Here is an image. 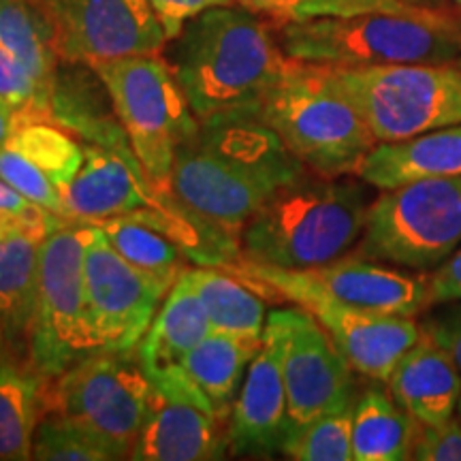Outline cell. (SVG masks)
I'll return each mask as SVG.
<instances>
[{"label": "cell", "instance_id": "44", "mask_svg": "<svg viewBox=\"0 0 461 461\" xmlns=\"http://www.w3.org/2000/svg\"><path fill=\"white\" fill-rule=\"evenodd\" d=\"M0 355H3V346H0Z\"/></svg>", "mask_w": 461, "mask_h": 461}, {"label": "cell", "instance_id": "5", "mask_svg": "<svg viewBox=\"0 0 461 461\" xmlns=\"http://www.w3.org/2000/svg\"><path fill=\"white\" fill-rule=\"evenodd\" d=\"M257 113L293 157L325 177L357 176L378 146L370 126L333 84L325 65L288 58Z\"/></svg>", "mask_w": 461, "mask_h": 461}, {"label": "cell", "instance_id": "27", "mask_svg": "<svg viewBox=\"0 0 461 461\" xmlns=\"http://www.w3.org/2000/svg\"><path fill=\"white\" fill-rule=\"evenodd\" d=\"M423 425L406 412L391 391L378 384L361 391L353 412L355 461H406L412 459Z\"/></svg>", "mask_w": 461, "mask_h": 461}, {"label": "cell", "instance_id": "12", "mask_svg": "<svg viewBox=\"0 0 461 461\" xmlns=\"http://www.w3.org/2000/svg\"><path fill=\"white\" fill-rule=\"evenodd\" d=\"M267 316L280 331L282 376L293 429L357 400L355 370L310 310L295 305Z\"/></svg>", "mask_w": 461, "mask_h": 461}, {"label": "cell", "instance_id": "2", "mask_svg": "<svg viewBox=\"0 0 461 461\" xmlns=\"http://www.w3.org/2000/svg\"><path fill=\"white\" fill-rule=\"evenodd\" d=\"M348 176L308 171L261 205L240 235V261L302 272L330 265L357 248L372 194Z\"/></svg>", "mask_w": 461, "mask_h": 461}, {"label": "cell", "instance_id": "45", "mask_svg": "<svg viewBox=\"0 0 461 461\" xmlns=\"http://www.w3.org/2000/svg\"><path fill=\"white\" fill-rule=\"evenodd\" d=\"M455 3H457V5H461V0H455Z\"/></svg>", "mask_w": 461, "mask_h": 461}, {"label": "cell", "instance_id": "28", "mask_svg": "<svg viewBox=\"0 0 461 461\" xmlns=\"http://www.w3.org/2000/svg\"><path fill=\"white\" fill-rule=\"evenodd\" d=\"M186 276L203 303L212 331L261 342L267 308L257 288L218 267L186 269Z\"/></svg>", "mask_w": 461, "mask_h": 461}, {"label": "cell", "instance_id": "8", "mask_svg": "<svg viewBox=\"0 0 461 461\" xmlns=\"http://www.w3.org/2000/svg\"><path fill=\"white\" fill-rule=\"evenodd\" d=\"M112 95L126 135L152 186L171 180L177 148L199 129L169 62L158 54L92 62Z\"/></svg>", "mask_w": 461, "mask_h": 461}, {"label": "cell", "instance_id": "18", "mask_svg": "<svg viewBox=\"0 0 461 461\" xmlns=\"http://www.w3.org/2000/svg\"><path fill=\"white\" fill-rule=\"evenodd\" d=\"M154 186L135 152L84 143V160L62 199V218L99 224L154 203Z\"/></svg>", "mask_w": 461, "mask_h": 461}, {"label": "cell", "instance_id": "25", "mask_svg": "<svg viewBox=\"0 0 461 461\" xmlns=\"http://www.w3.org/2000/svg\"><path fill=\"white\" fill-rule=\"evenodd\" d=\"M210 331L212 325L203 303L184 272L167 293L152 325L135 348L149 380L180 363L194 346L210 336Z\"/></svg>", "mask_w": 461, "mask_h": 461}, {"label": "cell", "instance_id": "41", "mask_svg": "<svg viewBox=\"0 0 461 461\" xmlns=\"http://www.w3.org/2000/svg\"><path fill=\"white\" fill-rule=\"evenodd\" d=\"M15 126L17 124H15L14 115H11L7 109L0 105V146L9 140V135L15 131Z\"/></svg>", "mask_w": 461, "mask_h": 461}, {"label": "cell", "instance_id": "16", "mask_svg": "<svg viewBox=\"0 0 461 461\" xmlns=\"http://www.w3.org/2000/svg\"><path fill=\"white\" fill-rule=\"evenodd\" d=\"M84 160V143L71 132L34 120L15 126L0 146V177L32 203L62 216V199Z\"/></svg>", "mask_w": 461, "mask_h": 461}, {"label": "cell", "instance_id": "23", "mask_svg": "<svg viewBox=\"0 0 461 461\" xmlns=\"http://www.w3.org/2000/svg\"><path fill=\"white\" fill-rule=\"evenodd\" d=\"M391 395L420 425L455 417L461 400V374L451 357L420 330L387 380Z\"/></svg>", "mask_w": 461, "mask_h": 461}, {"label": "cell", "instance_id": "39", "mask_svg": "<svg viewBox=\"0 0 461 461\" xmlns=\"http://www.w3.org/2000/svg\"><path fill=\"white\" fill-rule=\"evenodd\" d=\"M429 305L461 302V246L428 276Z\"/></svg>", "mask_w": 461, "mask_h": 461}, {"label": "cell", "instance_id": "34", "mask_svg": "<svg viewBox=\"0 0 461 461\" xmlns=\"http://www.w3.org/2000/svg\"><path fill=\"white\" fill-rule=\"evenodd\" d=\"M425 9L412 7L403 0H299L291 20H314V17H357L370 14H406Z\"/></svg>", "mask_w": 461, "mask_h": 461}, {"label": "cell", "instance_id": "3", "mask_svg": "<svg viewBox=\"0 0 461 461\" xmlns=\"http://www.w3.org/2000/svg\"><path fill=\"white\" fill-rule=\"evenodd\" d=\"M288 56L248 7H214L176 37L171 71L197 120L257 109L285 71Z\"/></svg>", "mask_w": 461, "mask_h": 461}, {"label": "cell", "instance_id": "32", "mask_svg": "<svg viewBox=\"0 0 461 461\" xmlns=\"http://www.w3.org/2000/svg\"><path fill=\"white\" fill-rule=\"evenodd\" d=\"M353 412L355 402L295 428L288 434L282 455L295 461H350Z\"/></svg>", "mask_w": 461, "mask_h": 461}, {"label": "cell", "instance_id": "26", "mask_svg": "<svg viewBox=\"0 0 461 461\" xmlns=\"http://www.w3.org/2000/svg\"><path fill=\"white\" fill-rule=\"evenodd\" d=\"M51 378L28 359L0 355V461L32 459V438L48 412Z\"/></svg>", "mask_w": 461, "mask_h": 461}, {"label": "cell", "instance_id": "46", "mask_svg": "<svg viewBox=\"0 0 461 461\" xmlns=\"http://www.w3.org/2000/svg\"><path fill=\"white\" fill-rule=\"evenodd\" d=\"M297 3H299V0H297Z\"/></svg>", "mask_w": 461, "mask_h": 461}, {"label": "cell", "instance_id": "35", "mask_svg": "<svg viewBox=\"0 0 461 461\" xmlns=\"http://www.w3.org/2000/svg\"><path fill=\"white\" fill-rule=\"evenodd\" d=\"M65 222V218L32 203L20 190L0 177V227H28L50 233Z\"/></svg>", "mask_w": 461, "mask_h": 461}, {"label": "cell", "instance_id": "42", "mask_svg": "<svg viewBox=\"0 0 461 461\" xmlns=\"http://www.w3.org/2000/svg\"><path fill=\"white\" fill-rule=\"evenodd\" d=\"M403 3L412 5V7H425V9H442V0H403Z\"/></svg>", "mask_w": 461, "mask_h": 461}, {"label": "cell", "instance_id": "31", "mask_svg": "<svg viewBox=\"0 0 461 461\" xmlns=\"http://www.w3.org/2000/svg\"><path fill=\"white\" fill-rule=\"evenodd\" d=\"M32 459L39 461H118L129 459L124 451L112 445L65 414L48 411L39 420L32 438Z\"/></svg>", "mask_w": 461, "mask_h": 461}, {"label": "cell", "instance_id": "11", "mask_svg": "<svg viewBox=\"0 0 461 461\" xmlns=\"http://www.w3.org/2000/svg\"><path fill=\"white\" fill-rule=\"evenodd\" d=\"M152 395L137 350H99L51 378L48 411L95 429L131 457Z\"/></svg>", "mask_w": 461, "mask_h": 461}, {"label": "cell", "instance_id": "40", "mask_svg": "<svg viewBox=\"0 0 461 461\" xmlns=\"http://www.w3.org/2000/svg\"><path fill=\"white\" fill-rule=\"evenodd\" d=\"M238 3L241 7H248L252 11H261V14L291 20V14L293 9H295L297 0H238Z\"/></svg>", "mask_w": 461, "mask_h": 461}, {"label": "cell", "instance_id": "13", "mask_svg": "<svg viewBox=\"0 0 461 461\" xmlns=\"http://www.w3.org/2000/svg\"><path fill=\"white\" fill-rule=\"evenodd\" d=\"M84 276L101 350H135L171 288L132 267L96 224H90Z\"/></svg>", "mask_w": 461, "mask_h": 461}, {"label": "cell", "instance_id": "37", "mask_svg": "<svg viewBox=\"0 0 461 461\" xmlns=\"http://www.w3.org/2000/svg\"><path fill=\"white\" fill-rule=\"evenodd\" d=\"M428 336L451 357L461 374V302L442 303L420 325Z\"/></svg>", "mask_w": 461, "mask_h": 461}, {"label": "cell", "instance_id": "19", "mask_svg": "<svg viewBox=\"0 0 461 461\" xmlns=\"http://www.w3.org/2000/svg\"><path fill=\"white\" fill-rule=\"evenodd\" d=\"M297 305L319 319L357 374L376 383H387L402 355L420 338V325L411 316L366 312L322 297H305Z\"/></svg>", "mask_w": 461, "mask_h": 461}, {"label": "cell", "instance_id": "36", "mask_svg": "<svg viewBox=\"0 0 461 461\" xmlns=\"http://www.w3.org/2000/svg\"><path fill=\"white\" fill-rule=\"evenodd\" d=\"M412 459L461 461V419L451 417L438 425H423Z\"/></svg>", "mask_w": 461, "mask_h": 461}, {"label": "cell", "instance_id": "9", "mask_svg": "<svg viewBox=\"0 0 461 461\" xmlns=\"http://www.w3.org/2000/svg\"><path fill=\"white\" fill-rule=\"evenodd\" d=\"M90 224L67 221L50 230L39 252V293L31 331V363L58 378L99 353L86 297L84 258Z\"/></svg>", "mask_w": 461, "mask_h": 461}, {"label": "cell", "instance_id": "17", "mask_svg": "<svg viewBox=\"0 0 461 461\" xmlns=\"http://www.w3.org/2000/svg\"><path fill=\"white\" fill-rule=\"evenodd\" d=\"M261 342L210 331L180 363L152 380L160 393L186 400L227 420Z\"/></svg>", "mask_w": 461, "mask_h": 461}, {"label": "cell", "instance_id": "1", "mask_svg": "<svg viewBox=\"0 0 461 461\" xmlns=\"http://www.w3.org/2000/svg\"><path fill=\"white\" fill-rule=\"evenodd\" d=\"M308 171L257 109H240L199 120L177 148L167 188L193 214L240 240L261 205Z\"/></svg>", "mask_w": 461, "mask_h": 461}, {"label": "cell", "instance_id": "24", "mask_svg": "<svg viewBox=\"0 0 461 461\" xmlns=\"http://www.w3.org/2000/svg\"><path fill=\"white\" fill-rule=\"evenodd\" d=\"M448 176H461V122L411 140L378 143L357 171V177L378 190Z\"/></svg>", "mask_w": 461, "mask_h": 461}, {"label": "cell", "instance_id": "10", "mask_svg": "<svg viewBox=\"0 0 461 461\" xmlns=\"http://www.w3.org/2000/svg\"><path fill=\"white\" fill-rule=\"evenodd\" d=\"M222 269L257 288L263 297L269 293L293 303L305 297H322L366 312L411 319L429 308L428 278L359 255H346L330 265L302 272L261 267L246 261L230 263Z\"/></svg>", "mask_w": 461, "mask_h": 461}, {"label": "cell", "instance_id": "38", "mask_svg": "<svg viewBox=\"0 0 461 461\" xmlns=\"http://www.w3.org/2000/svg\"><path fill=\"white\" fill-rule=\"evenodd\" d=\"M238 0H149L154 14L165 28L167 39H176L188 20L214 7H230Z\"/></svg>", "mask_w": 461, "mask_h": 461}, {"label": "cell", "instance_id": "29", "mask_svg": "<svg viewBox=\"0 0 461 461\" xmlns=\"http://www.w3.org/2000/svg\"><path fill=\"white\" fill-rule=\"evenodd\" d=\"M109 244L140 272L171 288L186 272V255L157 224L137 216L109 218L96 224Z\"/></svg>", "mask_w": 461, "mask_h": 461}, {"label": "cell", "instance_id": "33", "mask_svg": "<svg viewBox=\"0 0 461 461\" xmlns=\"http://www.w3.org/2000/svg\"><path fill=\"white\" fill-rule=\"evenodd\" d=\"M51 88L39 82L15 56L0 48V105L15 118V124L50 120Z\"/></svg>", "mask_w": 461, "mask_h": 461}, {"label": "cell", "instance_id": "22", "mask_svg": "<svg viewBox=\"0 0 461 461\" xmlns=\"http://www.w3.org/2000/svg\"><path fill=\"white\" fill-rule=\"evenodd\" d=\"M48 233L0 227V346L31 361V331L39 293V252Z\"/></svg>", "mask_w": 461, "mask_h": 461}, {"label": "cell", "instance_id": "20", "mask_svg": "<svg viewBox=\"0 0 461 461\" xmlns=\"http://www.w3.org/2000/svg\"><path fill=\"white\" fill-rule=\"evenodd\" d=\"M229 453V423L154 389L132 461H214Z\"/></svg>", "mask_w": 461, "mask_h": 461}, {"label": "cell", "instance_id": "6", "mask_svg": "<svg viewBox=\"0 0 461 461\" xmlns=\"http://www.w3.org/2000/svg\"><path fill=\"white\" fill-rule=\"evenodd\" d=\"M461 246V176L380 190L357 252L408 272H434Z\"/></svg>", "mask_w": 461, "mask_h": 461}, {"label": "cell", "instance_id": "7", "mask_svg": "<svg viewBox=\"0 0 461 461\" xmlns=\"http://www.w3.org/2000/svg\"><path fill=\"white\" fill-rule=\"evenodd\" d=\"M327 68L378 143L411 140L461 122V65Z\"/></svg>", "mask_w": 461, "mask_h": 461}, {"label": "cell", "instance_id": "43", "mask_svg": "<svg viewBox=\"0 0 461 461\" xmlns=\"http://www.w3.org/2000/svg\"><path fill=\"white\" fill-rule=\"evenodd\" d=\"M457 408H459V419H461V400H459V406Z\"/></svg>", "mask_w": 461, "mask_h": 461}, {"label": "cell", "instance_id": "14", "mask_svg": "<svg viewBox=\"0 0 461 461\" xmlns=\"http://www.w3.org/2000/svg\"><path fill=\"white\" fill-rule=\"evenodd\" d=\"M41 7L67 62L158 54L169 41L149 0H43Z\"/></svg>", "mask_w": 461, "mask_h": 461}, {"label": "cell", "instance_id": "30", "mask_svg": "<svg viewBox=\"0 0 461 461\" xmlns=\"http://www.w3.org/2000/svg\"><path fill=\"white\" fill-rule=\"evenodd\" d=\"M0 48L51 88L60 56L56 51L54 26L43 7L31 0H0Z\"/></svg>", "mask_w": 461, "mask_h": 461}, {"label": "cell", "instance_id": "4", "mask_svg": "<svg viewBox=\"0 0 461 461\" xmlns=\"http://www.w3.org/2000/svg\"><path fill=\"white\" fill-rule=\"evenodd\" d=\"M282 51L327 67L445 65L461 58V20L442 9L286 20Z\"/></svg>", "mask_w": 461, "mask_h": 461}, {"label": "cell", "instance_id": "21", "mask_svg": "<svg viewBox=\"0 0 461 461\" xmlns=\"http://www.w3.org/2000/svg\"><path fill=\"white\" fill-rule=\"evenodd\" d=\"M50 122L79 137L82 143L132 152L112 95L88 62L58 65L50 99Z\"/></svg>", "mask_w": 461, "mask_h": 461}, {"label": "cell", "instance_id": "15", "mask_svg": "<svg viewBox=\"0 0 461 461\" xmlns=\"http://www.w3.org/2000/svg\"><path fill=\"white\" fill-rule=\"evenodd\" d=\"M278 325L265 322L263 344L248 367L229 417V453L238 457H272L282 453L293 429L282 376Z\"/></svg>", "mask_w": 461, "mask_h": 461}]
</instances>
